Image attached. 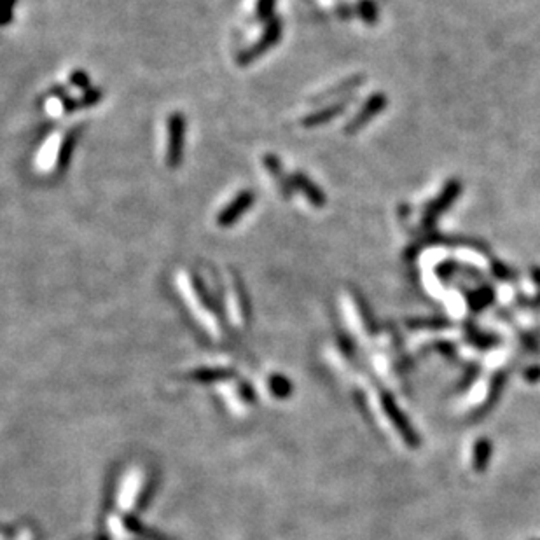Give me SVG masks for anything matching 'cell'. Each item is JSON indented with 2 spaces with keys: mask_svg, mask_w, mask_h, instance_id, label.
Wrapping results in <instances>:
<instances>
[{
  "mask_svg": "<svg viewBox=\"0 0 540 540\" xmlns=\"http://www.w3.org/2000/svg\"><path fill=\"white\" fill-rule=\"evenodd\" d=\"M525 380L526 381H539L540 380V367H530L528 371L525 373Z\"/></svg>",
  "mask_w": 540,
  "mask_h": 540,
  "instance_id": "9a60e30c",
  "label": "cell"
},
{
  "mask_svg": "<svg viewBox=\"0 0 540 540\" xmlns=\"http://www.w3.org/2000/svg\"><path fill=\"white\" fill-rule=\"evenodd\" d=\"M255 202V193L252 189H243L227 203L219 213H217V226L219 227H231L252 209Z\"/></svg>",
  "mask_w": 540,
  "mask_h": 540,
  "instance_id": "3957f363",
  "label": "cell"
},
{
  "mask_svg": "<svg viewBox=\"0 0 540 540\" xmlns=\"http://www.w3.org/2000/svg\"><path fill=\"white\" fill-rule=\"evenodd\" d=\"M102 97H104V93H102V90H98V88H90V90H86L84 93H82V97L79 98L77 104H79V108H86V107H93V105L100 104Z\"/></svg>",
  "mask_w": 540,
  "mask_h": 540,
  "instance_id": "8fae6325",
  "label": "cell"
},
{
  "mask_svg": "<svg viewBox=\"0 0 540 540\" xmlns=\"http://www.w3.org/2000/svg\"><path fill=\"white\" fill-rule=\"evenodd\" d=\"M231 309H233V318L238 325H242L245 322V296H243V287L240 283L238 276H233L231 278Z\"/></svg>",
  "mask_w": 540,
  "mask_h": 540,
  "instance_id": "52a82bcc",
  "label": "cell"
},
{
  "mask_svg": "<svg viewBox=\"0 0 540 540\" xmlns=\"http://www.w3.org/2000/svg\"><path fill=\"white\" fill-rule=\"evenodd\" d=\"M280 35H282V21L280 19H271V21L266 25L264 32H262L261 37L258 39V42L250 48L243 49L238 55V64L240 65H249L252 61H255L259 56L264 55L268 49H271L276 42L280 41Z\"/></svg>",
  "mask_w": 540,
  "mask_h": 540,
  "instance_id": "7a4b0ae2",
  "label": "cell"
},
{
  "mask_svg": "<svg viewBox=\"0 0 540 540\" xmlns=\"http://www.w3.org/2000/svg\"><path fill=\"white\" fill-rule=\"evenodd\" d=\"M262 163H264L266 170H268V173L273 177V180H275L276 187L280 189L282 196L283 197L291 196V184L292 182H289V180L285 179V175H283L282 163H280L278 157L273 156V154H266V156L262 157Z\"/></svg>",
  "mask_w": 540,
  "mask_h": 540,
  "instance_id": "5b68a950",
  "label": "cell"
},
{
  "mask_svg": "<svg viewBox=\"0 0 540 540\" xmlns=\"http://www.w3.org/2000/svg\"><path fill=\"white\" fill-rule=\"evenodd\" d=\"M16 0H0V26H6L12 21Z\"/></svg>",
  "mask_w": 540,
  "mask_h": 540,
  "instance_id": "4fadbf2b",
  "label": "cell"
},
{
  "mask_svg": "<svg viewBox=\"0 0 540 540\" xmlns=\"http://www.w3.org/2000/svg\"><path fill=\"white\" fill-rule=\"evenodd\" d=\"M166 161L168 168H179L184 160V146H186V116L182 112H173L166 121Z\"/></svg>",
  "mask_w": 540,
  "mask_h": 540,
  "instance_id": "6da1fadb",
  "label": "cell"
},
{
  "mask_svg": "<svg viewBox=\"0 0 540 540\" xmlns=\"http://www.w3.org/2000/svg\"><path fill=\"white\" fill-rule=\"evenodd\" d=\"M140 483H142V477H140V472H131V476L126 479V488L128 490H123L119 495V507L121 509H130L131 505H133V499L135 495H137V492L140 490Z\"/></svg>",
  "mask_w": 540,
  "mask_h": 540,
  "instance_id": "30bf717a",
  "label": "cell"
},
{
  "mask_svg": "<svg viewBox=\"0 0 540 540\" xmlns=\"http://www.w3.org/2000/svg\"><path fill=\"white\" fill-rule=\"evenodd\" d=\"M75 147V131L65 135V138L61 140V144L58 146V153H56V172H65L70 163L72 151Z\"/></svg>",
  "mask_w": 540,
  "mask_h": 540,
  "instance_id": "ba28073f",
  "label": "cell"
},
{
  "mask_svg": "<svg viewBox=\"0 0 540 540\" xmlns=\"http://www.w3.org/2000/svg\"><path fill=\"white\" fill-rule=\"evenodd\" d=\"M383 407H385V411H387L388 416L392 418V421H394L395 427H397V430L403 434L404 439H406L407 443L411 444V446L416 447L418 437L414 436L413 429H411V425L407 423L406 416H403V413H401V411L397 409V406H395L394 399H392V397H388V395H385L383 397Z\"/></svg>",
  "mask_w": 540,
  "mask_h": 540,
  "instance_id": "277c9868",
  "label": "cell"
},
{
  "mask_svg": "<svg viewBox=\"0 0 540 540\" xmlns=\"http://www.w3.org/2000/svg\"><path fill=\"white\" fill-rule=\"evenodd\" d=\"M492 441L488 439H479L474 447V462L472 467L477 472H483L486 470V467L490 465V459H492Z\"/></svg>",
  "mask_w": 540,
  "mask_h": 540,
  "instance_id": "9c48e42d",
  "label": "cell"
},
{
  "mask_svg": "<svg viewBox=\"0 0 540 540\" xmlns=\"http://www.w3.org/2000/svg\"><path fill=\"white\" fill-rule=\"evenodd\" d=\"M291 182L294 184V186L298 187V189L301 191V193L305 194V196L308 197L309 202L314 203L315 206L324 205V194H322V191L318 189V187L315 186V184L311 182L308 177H305L302 173H294V175H292Z\"/></svg>",
  "mask_w": 540,
  "mask_h": 540,
  "instance_id": "8992f818",
  "label": "cell"
},
{
  "mask_svg": "<svg viewBox=\"0 0 540 540\" xmlns=\"http://www.w3.org/2000/svg\"><path fill=\"white\" fill-rule=\"evenodd\" d=\"M273 9H275V0H258L255 4V18L259 21H266L271 18Z\"/></svg>",
  "mask_w": 540,
  "mask_h": 540,
  "instance_id": "5bb4252c",
  "label": "cell"
},
{
  "mask_svg": "<svg viewBox=\"0 0 540 540\" xmlns=\"http://www.w3.org/2000/svg\"><path fill=\"white\" fill-rule=\"evenodd\" d=\"M90 82H91L90 75H88L84 70H72L70 75H68V84L77 88V90H82V91L90 90Z\"/></svg>",
  "mask_w": 540,
  "mask_h": 540,
  "instance_id": "7c38bea8",
  "label": "cell"
}]
</instances>
